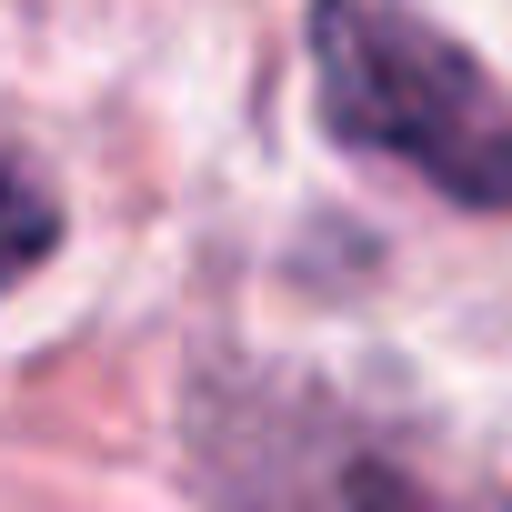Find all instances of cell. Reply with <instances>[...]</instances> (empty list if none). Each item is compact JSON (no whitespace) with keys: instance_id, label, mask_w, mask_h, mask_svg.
I'll return each mask as SVG.
<instances>
[{"instance_id":"obj_1","label":"cell","mask_w":512,"mask_h":512,"mask_svg":"<svg viewBox=\"0 0 512 512\" xmlns=\"http://www.w3.org/2000/svg\"><path fill=\"white\" fill-rule=\"evenodd\" d=\"M312 71L352 151L422 171L462 211H512V101L412 0H312Z\"/></svg>"},{"instance_id":"obj_2","label":"cell","mask_w":512,"mask_h":512,"mask_svg":"<svg viewBox=\"0 0 512 512\" xmlns=\"http://www.w3.org/2000/svg\"><path fill=\"white\" fill-rule=\"evenodd\" d=\"M61 241V211H51V191L31 181V171H11V161H0V292H11L31 262H41V251Z\"/></svg>"}]
</instances>
